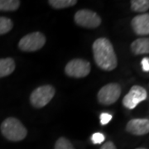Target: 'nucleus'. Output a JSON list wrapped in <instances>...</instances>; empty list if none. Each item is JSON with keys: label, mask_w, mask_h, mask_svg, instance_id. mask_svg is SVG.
<instances>
[{"label": "nucleus", "mask_w": 149, "mask_h": 149, "mask_svg": "<svg viewBox=\"0 0 149 149\" xmlns=\"http://www.w3.org/2000/svg\"><path fill=\"white\" fill-rule=\"evenodd\" d=\"M20 3L18 0H0V11H16Z\"/></svg>", "instance_id": "nucleus-15"}, {"label": "nucleus", "mask_w": 149, "mask_h": 149, "mask_svg": "<svg viewBox=\"0 0 149 149\" xmlns=\"http://www.w3.org/2000/svg\"><path fill=\"white\" fill-rule=\"evenodd\" d=\"M91 70V66L89 61L83 59H74L66 64L65 72L70 77L83 78L90 74Z\"/></svg>", "instance_id": "nucleus-6"}, {"label": "nucleus", "mask_w": 149, "mask_h": 149, "mask_svg": "<svg viewBox=\"0 0 149 149\" xmlns=\"http://www.w3.org/2000/svg\"><path fill=\"white\" fill-rule=\"evenodd\" d=\"M15 61L11 57L0 59V78L11 74L15 70Z\"/></svg>", "instance_id": "nucleus-12"}, {"label": "nucleus", "mask_w": 149, "mask_h": 149, "mask_svg": "<svg viewBox=\"0 0 149 149\" xmlns=\"http://www.w3.org/2000/svg\"><path fill=\"white\" fill-rule=\"evenodd\" d=\"M126 130L133 135L141 136L149 133V119L133 118L128 123Z\"/></svg>", "instance_id": "nucleus-9"}, {"label": "nucleus", "mask_w": 149, "mask_h": 149, "mask_svg": "<svg viewBox=\"0 0 149 149\" xmlns=\"http://www.w3.org/2000/svg\"><path fill=\"white\" fill-rule=\"evenodd\" d=\"M142 67L143 70L146 72H148L149 71V58L148 57H145L142 60Z\"/></svg>", "instance_id": "nucleus-20"}, {"label": "nucleus", "mask_w": 149, "mask_h": 149, "mask_svg": "<svg viewBox=\"0 0 149 149\" xmlns=\"http://www.w3.org/2000/svg\"><path fill=\"white\" fill-rule=\"evenodd\" d=\"M0 129L4 138L12 142H19L27 137V128L16 118H6L2 123Z\"/></svg>", "instance_id": "nucleus-2"}, {"label": "nucleus", "mask_w": 149, "mask_h": 149, "mask_svg": "<svg viewBox=\"0 0 149 149\" xmlns=\"http://www.w3.org/2000/svg\"><path fill=\"white\" fill-rule=\"evenodd\" d=\"M131 25L137 35H149V13H143L134 17Z\"/></svg>", "instance_id": "nucleus-10"}, {"label": "nucleus", "mask_w": 149, "mask_h": 149, "mask_svg": "<svg viewBox=\"0 0 149 149\" xmlns=\"http://www.w3.org/2000/svg\"><path fill=\"white\" fill-rule=\"evenodd\" d=\"M93 54L96 65L101 70L111 71L118 65V59L112 43L107 38H98L93 43Z\"/></svg>", "instance_id": "nucleus-1"}, {"label": "nucleus", "mask_w": 149, "mask_h": 149, "mask_svg": "<svg viewBox=\"0 0 149 149\" xmlns=\"http://www.w3.org/2000/svg\"><path fill=\"white\" fill-rule=\"evenodd\" d=\"M112 115L108 113H102L100 114V123H101L102 125H106L107 123L111 121L112 119Z\"/></svg>", "instance_id": "nucleus-19"}, {"label": "nucleus", "mask_w": 149, "mask_h": 149, "mask_svg": "<svg viewBox=\"0 0 149 149\" xmlns=\"http://www.w3.org/2000/svg\"><path fill=\"white\" fill-rule=\"evenodd\" d=\"M131 9L137 13H145L149 9V0H132Z\"/></svg>", "instance_id": "nucleus-13"}, {"label": "nucleus", "mask_w": 149, "mask_h": 149, "mask_svg": "<svg viewBox=\"0 0 149 149\" xmlns=\"http://www.w3.org/2000/svg\"><path fill=\"white\" fill-rule=\"evenodd\" d=\"M13 27V23L11 19L5 17H0V35H3L10 32Z\"/></svg>", "instance_id": "nucleus-16"}, {"label": "nucleus", "mask_w": 149, "mask_h": 149, "mask_svg": "<svg viewBox=\"0 0 149 149\" xmlns=\"http://www.w3.org/2000/svg\"><path fill=\"white\" fill-rule=\"evenodd\" d=\"M56 91L52 85H45L40 86L32 91L30 95L32 105L37 109L45 107L52 100Z\"/></svg>", "instance_id": "nucleus-3"}, {"label": "nucleus", "mask_w": 149, "mask_h": 149, "mask_svg": "<svg viewBox=\"0 0 149 149\" xmlns=\"http://www.w3.org/2000/svg\"><path fill=\"white\" fill-rule=\"evenodd\" d=\"M100 149H116V147H115V145L113 144V142L109 141L104 144H103V146H102Z\"/></svg>", "instance_id": "nucleus-21"}, {"label": "nucleus", "mask_w": 149, "mask_h": 149, "mask_svg": "<svg viewBox=\"0 0 149 149\" xmlns=\"http://www.w3.org/2000/svg\"><path fill=\"white\" fill-rule=\"evenodd\" d=\"M74 19L77 25L86 28H96L101 24L100 17L95 12L88 9L77 11Z\"/></svg>", "instance_id": "nucleus-7"}, {"label": "nucleus", "mask_w": 149, "mask_h": 149, "mask_svg": "<svg viewBox=\"0 0 149 149\" xmlns=\"http://www.w3.org/2000/svg\"><path fill=\"white\" fill-rule=\"evenodd\" d=\"M136 149H147V148H136Z\"/></svg>", "instance_id": "nucleus-22"}, {"label": "nucleus", "mask_w": 149, "mask_h": 149, "mask_svg": "<svg viewBox=\"0 0 149 149\" xmlns=\"http://www.w3.org/2000/svg\"><path fill=\"white\" fill-rule=\"evenodd\" d=\"M105 139L104 135L101 133H94L91 137V141L93 142V143L95 144H100L102 143Z\"/></svg>", "instance_id": "nucleus-18"}, {"label": "nucleus", "mask_w": 149, "mask_h": 149, "mask_svg": "<svg viewBox=\"0 0 149 149\" xmlns=\"http://www.w3.org/2000/svg\"><path fill=\"white\" fill-rule=\"evenodd\" d=\"M148 97L147 91L139 85H133L124 98L123 99V104L128 109H133L139 103L144 101Z\"/></svg>", "instance_id": "nucleus-8"}, {"label": "nucleus", "mask_w": 149, "mask_h": 149, "mask_svg": "<svg viewBox=\"0 0 149 149\" xmlns=\"http://www.w3.org/2000/svg\"><path fill=\"white\" fill-rule=\"evenodd\" d=\"M46 43V37L42 32H35L27 34L22 38L18 47L22 52H32L40 50Z\"/></svg>", "instance_id": "nucleus-4"}, {"label": "nucleus", "mask_w": 149, "mask_h": 149, "mask_svg": "<svg viewBox=\"0 0 149 149\" xmlns=\"http://www.w3.org/2000/svg\"><path fill=\"white\" fill-rule=\"evenodd\" d=\"M55 149H74L72 143L67 139L61 137L57 139L55 144Z\"/></svg>", "instance_id": "nucleus-17"}, {"label": "nucleus", "mask_w": 149, "mask_h": 149, "mask_svg": "<svg viewBox=\"0 0 149 149\" xmlns=\"http://www.w3.org/2000/svg\"><path fill=\"white\" fill-rule=\"evenodd\" d=\"M121 95V87L117 83H109L102 87L98 93V100L104 105H110L117 101Z\"/></svg>", "instance_id": "nucleus-5"}, {"label": "nucleus", "mask_w": 149, "mask_h": 149, "mask_svg": "<svg viewBox=\"0 0 149 149\" xmlns=\"http://www.w3.org/2000/svg\"><path fill=\"white\" fill-rule=\"evenodd\" d=\"M131 50L135 55L149 54V38L143 37L135 40L131 44Z\"/></svg>", "instance_id": "nucleus-11"}, {"label": "nucleus", "mask_w": 149, "mask_h": 149, "mask_svg": "<svg viewBox=\"0 0 149 149\" xmlns=\"http://www.w3.org/2000/svg\"><path fill=\"white\" fill-rule=\"evenodd\" d=\"M48 3L56 9H61L75 5L77 3L76 0H50Z\"/></svg>", "instance_id": "nucleus-14"}]
</instances>
